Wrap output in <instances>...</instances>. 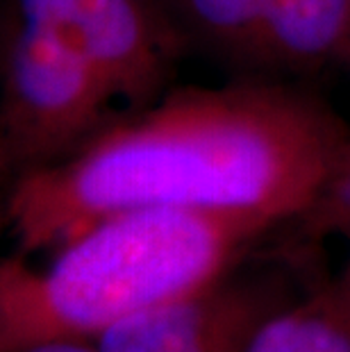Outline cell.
<instances>
[{
	"mask_svg": "<svg viewBox=\"0 0 350 352\" xmlns=\"http://www.w3.org/2000/svg\"><path fill=\"white\" fill-rule=\"evenodd\" d=\"M109 123L76 153L21 170L7 223L21 254L53 250L111 214H241L266 223L311 205L350 137L323 104L273 82L189 89Z\"/></svg>",
	"mask_w": 350,
	"mask_h": 352,
	"instance_id": "obj_1",
	"label": "cell"
},
{
	"mask_svg": "<svg viewBox=\"0 0 350 352\" xmlns=\"http://www.w3.org/2000/svg\"><path fill=\"white\" fill-rule=\"evenodd\" d=\"M255 216L137 209L111 214L53 248L43 266L0 261V352L96 341L123 320L207 287L259 234Z\"/></svg>",
	"mask_w": 350,
	"mask_h": 352,
	"instance_id": "obj_2",
	"label": "cell"
},
{
	"mask_svg": "<svg viewBox=\"0 0 350 352\" xmlns=\"http://www.w3.org/2000/svg\"><path fill=\"white\" fill-rule=\"evenodd\" d=\"M116 104L80 52L17 16L0 85V162L28 170L64 160L114 123Z\"/></svg>",
	"mask_w": 350,
	"mask_h": 352,
	"instance_id": "obj_3",
	"label": "cell"
},
{
	"mask_svg": "<svg viewBox=\"0 0 350 352\" xmlns=\"http://www.w3.org/2000/svg\"><path fill=\"white\" fill-rule=\"evenodd\" d=\"M17 16L80 52L128 107L157 98L184 46L162 0H17Z\"/></svg>",
	"mask_w": 350,
	"mask_h": 352,
	"instance_id": "obj_4",
	"label": "cell"
},
{
	"mask_svg": "<svg viewBox=\"0 0 350 352\" xmlns=\"http://www.w3.org/2000/svg\"><path fill=\"white\" fill-rule=\"evenodd\" d=\"M285 307V294L275 284L226 273L109 327L94 343L98 352H248Z\"/></svg>",
	"mask_w": 350,
	"mask_h": 352,
	"instance_id": "obj_5",
	"label": "cell"
},
{
	"mask_svg": "<svg viewBox=\"0 0 350 352\" xmlns=\"http://www.w3.org/2000/svg\"><path fill=\"white\" fill-rule=\"evenodd\" d=\"M350 0H271L257 46L259 73H314L348 59Z\"/></svg>",
	"mask_w": 350,
	"mask_h": 352,
	"instance_id": "obj_6",
	"label": "cell"
},
{
	"mask_svg": "<svg viewBox=\"0 0 350 352\" xmlns=\"http://www.w3.org/2000/svg\"><path fill=\"white\" fill-rule=\"evenodd\" d=\"M184 43L223 64L255 71L271 0H162Z\"/></svg>",
	"mask_w": 350,
	"mask_h": 352,
	"instance_id": "obj_7",
	"label": "cell"
},
{
	"mask_svg": "<svg viewBox=\"0 0 350 352\" xmlns=\"http://www.w3.org/2000/svg\"><path fill=\"white\" fill-rule=\"evenodd\" d=\"M248 352H350V332L314 296L275 314Z\"/></svg>",
	"mask_w": 350,
	"mask_h": 352,
	"instance_id": "obj_8",
	"label": "cell"
},
{
	"mask_svg": "<svg viewBox=\"0 0 350 352\" xmlns=\"http://www.w3.org/2000/svg\"><path fill=\"white\" fill-rule=\"evenodd\" d=\"M298 221L309 239L350 236V137L332 162L316 198Z\"/></svg>",
	"mask_w": 350,
	"mask_h": 352,
	"instance_id": "obj_9",
	"label": "cell"
},
{
	"mask_svg": "<svg viewBox=\"0 0 350 352\" xmlns=\"http://www.w3.org/2000/svg\"><path fill=\"white\" fill-rule=\"evenodd\" d=\"M316 298H318V302L350 332V257L346 261V266L341 268L337 280Z\"/></svg>",
	"mask_w": 350,
	"mask_h": 352,
	"instance_id": "obj_10",
	"label": "cell"
},
{
	"mask_svg": "<svg viewBox=\"0 0 350 352\" xmlns=\"http://www.w3.org/2000/svg\"><path fill=\"white\" fill-rule=\"evenodd\" d=\"M346 62H350V52H348V59H346Z\"/></svg>",
	"mask_w": 350,
	"mask_h": 352,
	"instance_id": "obj_11",
	"label": "cell"
}]
</instances>
